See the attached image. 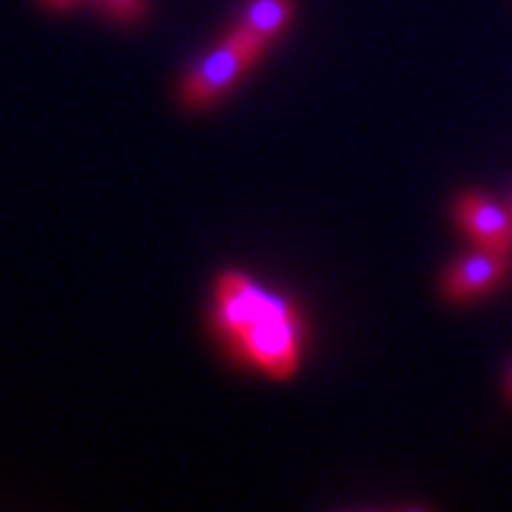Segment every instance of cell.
Returning a JSON list of instances; mask_svg holds the SVG:
<instances>
[{
    "label": "cell",
    "instance_id": "3957f363",
    "mask_svg": "<svg viewBox=\"0 0 512 512\" xmlns=\"http://www.w3.org/2000/svg\"><path fill=\"white\" fill-rule=\"evenodd\" d=\"M279 302L282 299L262 293L245 276L225 274L220 279V288H217V319H220L222 333L239 339L265 313L274 311Z\"/></svg>",
    "mask_w": 512,
    "mask_h": 512
},
{
    "label": "cell",
    "instance_id": "30bf717a",
    "mask_svg": "<svg viewBox=\"0 0 512 512\" xmlns=\"http://www.w3.org/2000/svg\"><path fill=\"white\" fill-rule=\"evenodd\" d=\"M510 211H512V208H510Z\"/></svg>",
    "mask_w": 512,
    "mask_h": 512
},
{
    "label": "cell",
    "instance_id": "277c9868",
    "mask_svg": "<svg viewBox=\"0 0 512 512\" xmlns=\"http://www.w3.org/2000/svg\"><path fill=\"white\" fill-rule=\"evenodd\" d=\"M456 220L478 248L498 254L512 251V211H504L484 194H461L456 202Z\"/></svg>",
    "mask_w": 512,
    "mask_h": 512
},
{
    "label": "cell",
    "instance_id": "7a4b0ae2",
    "mask_svg": "<svg viewBox=\"0 0 512 512\" xmlns=\"http://www.w3.org/2000/svg\"><path fill=\"white\" fill-rule=\"evenodd\" d=\"M237 342L248 353V359H254L262 370L279 379L291 376L299 359V328L285 302H279L274 311L254 322Z\"/></svg>",
    "mask_w": 512,
    "mask_h": 512
},
{
    "label": "cell",
    "instance_id": "8992f818",
    "mask_svg": "<svg viewBox=\"0 0 512 512\" xmlns=\"http://www.w3.org/2000/svg\"><path fill=\"white\" fill-rule=\"evenodd\" d=\"M293 18V0H251L237 23V32L242 40L254 43L256 49H268L282 35V29Z\"/></svg>",
    "mask_w": 512,
    "mask_h": 512
},
{
    "label": "cell",
    "instance_id": "9c48e42d",
    "mask_svg": "<svg viewBox=\"0 0 512 512\" xmlns=\"http://www.w3.org/2000/svg\"><path fill=\"white\" fill-rule=\"evenodd\" d=\"M510 396H512V373H510Z\"/></svg>",
    "mask_w": 512,
    "mask_h": 512
},
{
    "label": "cell",
    "instance_id": "52a82bcc",
    "mask_svg": "<svg viewBox=\"0 0 512 512\" xmlns=\"http://www.w3.org/2000/svg\"><path fill=\"white\" fill-rule=\"evenodd\" d=\"M109 18L120 20V23H131L146 15L148 0H94Z\"/></svg>",
    "mask_w": 512,
    "mask_h": 512
},
{
    "label": "cell",
    "instance_id": "5b68a950",
    "mask_svg": "<svg viewBox=\"0 0 512 512\" xmlns=\"http://www.w3.org/2000/svg\"><path fill=\"white\" fill-rule=\"evenodd\" d=\"M507 268H510L507 254L478 248L476 254L458 259V262H453L444 271L441 291L453 302H467V299H473L478 293L493 291L495 285H501V279L507 276Z\"/></svg>",
    "mask_w": 512,
    "mask_h": 512
},
{
    "label": "cell",
    "instance_id": "6da1fadb",
    "mask_svg": "<svg viewBox=\"0 0 512 512\" xmlns=\"http://www.w3.org/2000/svg\"><path fill=\"white\" fill-rule=\"evenodd\" d=\"M259 55H262V49H256L254 43H248L237 32H231L211 55L202 57L194 66V72L185 77L183 89H180L183 103L191 109L211 106L220 94L228 92L239 77L251 69V63Z\"/></svg>",
    "mask_w": 512,
    "mask_h": 512
},
{
    "label": "cell",
    "instance_id": "ba28073f",
    "mask_svg": "<svg viewBox=\"0 0 512 512\" xmlns=\"http://www.w3.org/2000/svg\"><path fill=\"white\" fill-rule=\"evenodd\" d=\"M46 6H52V9H66V6H72L74 0H43Z\"/></svg>",
    "mask_w": 512,
    "mask_h": 512
}]
</instances>
